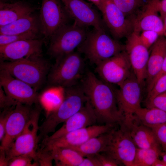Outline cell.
Returning a JSON list of instances; mask_svg holds the SVG:
<instances>
[{
  "instance_id": "6da1fadb",
  "label": "cell",
  "mask_w": 166,
  "mask_h": 166,
  "mask_svg": "<svg viewBox=\"0 0 166 166\" xmlns=\"http://www.w3.org/2000/svg\"><path fill=\"white\" fill-rule=\"evenodd\" d=\"M80 83L95 113L97 122L122 124L123 117L112 84L98 78L89 70L85 71Z\"/></svg>"
},
{
  "instance_id": "7a4b0ae2",
  "label": "cell",
  "mask_w": 166,
  "mask_h": 166,
  "mask_svg": "<svg viewBox=\"0 0 166 166\" xmlns=\"http://www.w3.org/2000/svg\"><path fill=\"white\" fill-rule=\"evenodd\" d=\"M88 101L80 83L64 88L63 100L56 109L51 112L39 126L38 138L39 142L54 133L57 126L81 109Z\"/></svg>"
},
{
  "instance_id": "3957f363",
  "label": "cell",
  "mask_w": 166,
  "mask_h": 166,
  "mask_svg": "<svg viewBox=\"0 0 166 166\" xmlns=\"http://www.w3.org/2000/svg\"><path fill=\"white\" fill-rule=\"evenodd\" d=\"M51 65L42 56L0 61V69L22 81L38 91L45 81Z\"/></svg>"
},
{
  "instance_id": "277c9868",
  "label": "cell",
  "mask_w": 166,
  "mask_h": 166,
  "mask_svg": "<svg viewBox=\"0 0 166 166\" xmlns=\"http://www.w3.org/2000/svg\"><path fill=\"white\" fill-rule=\"evenodd\" d=\"M91 63L96 65L125 50V45L113 39L105 28L89 31L83 42L77 48Z\"/></svg>"
},
{
  "instance_id": "5b68a950",
  "label": "cell",
  "mask_w": 166,
  "mask_h": 166,
  "mask_svg": "<svg viewBox=\"0 0 166 166\" xmlns=\"http://www.w3.org/2000/svg\"><path fill=\"white\" fill-rule=\"evenodd\" d=\"M85 71L84 59L79 52L74 51L55 60L47 79L53 86L69 88L79 83Z\"/></svg>"
},
{
  "instance_id": "8992f818",
  "label": "cell",
  "mask_w": 166,
  "mask_h": 166,
  "mask_svg": "<svg viewBox=\"0 0 166 166\" xmlns=\"http://www.w3.org/2000/svg\"><path fill=\"white\" fill-rule=\"evenodd\" d=\"M87 27L75 22L63 26L49 39L48 54L56 60L74 52L85 39Z\"/></svg>"
},
{
  "instance_id": "52a82bcc",
  "label": "cell",
  "mask_w": 166,
  "mask_h": 166,
  "mask_svg": "<svg viewBox=\"0 0 166 166\" xmlns=\"http://www.w3.org/2000/svg\"><path fill=\"white\" fill-rule=\"evenodd\" d=\"M115 89L116 97L119 110L123 117L121 125L129 129L136 120L135 113L141 108V85L133 72Z\"/></svg>"
},
{
  "instance_id": "ba28073f",
  "label": "cell",
  "mask_w": 166,
  "mask_h": 166,
  "mask_svg": "<svg viewBox=\"0 0 166 166\" xmlns=\"http://www.w3.org/2000/svg\"><path fill=\"white\" fill-rule=\"evenodd\" d=\"M41 111L38 104L33 108L31 117L24 129L6 152L8 161L15 156L24 154L33 156L37 161L36 154L39 143L38 122Z\"/></svg>"
},
{
  "instance_id": "9c48e42d",
  "label": "cell",
  "mask_w": 166,
  "mask_h": 166,
  "mask_svg": "<svg viewBox=\"0 0 166 166\" xmlns=\"http://www.w3.org/2000/svg\"><path fill=\"white\" fill-rule=\"evenodd\" d=\"M39 18L45 41L49 40L71 18L60 0H42Z\"/></svg>"
},
{
  "instance_id": "30bf717a",
  "label": "cell",
  "mask_w": 166,
  "mask_h": 166,
  "mask_svg": "<svg viewBox=\"0 0 166 166\" xmlns=\"http://www.w3.org/2000/svg\"><path fill=\"white\" fill-rule=\"evenodd\" d=\"M128 56L125 50L96 65V71L101 79L119 86L132 73Z\"/></svg>"
},
{
  "instance_id": "8fae6325",
  "label": "cell",
  "mask_w": 166,
  "mask_h": 166,
  "mask_svg": "<svg viewBox=\"0 0 166 166\" xmlns=\"http://www.w3.org/2000/svg\"><path fill=\"white\" fill-rule=\"evenodd\" d=\"M119 128L115 127L110 143L104 152L118 162L120 165L133 166L136 153V145L132 138L128 129L120 125Z\"/></svg>"
},
{
  "instance_id": "7c38bea8",
  "label": "cell",
  "mask_w": 166,
  "mask_h": 166,
  "mask_svg": "<svg viewBox=\"0 0 166 166\" xmlns=\"http://www.w3.org/2000/svg\"><path fill=\"white\" fill-rule=\"evenodd\" d=\"M100 10L103 21L117 40L127 38L134 31V19L127 17L112 0H103Z\"/></svg>"
},
{
  "instance_id": "4fadbf2b",
  "label": "cell",
  "mask_w": 166,
  "mask_h": 166,
  "mask_svg": "<svg viewBox=\"0 0 166 166\" xmlns=\"http://www.w3.org/2000/svg\"><path fill=\"white\" fill-rule=\"evenodd\" d=\"M0 86L6 94L18 104L32 106L39 103L40 97L37 91L29 85L1 69Z\"/></svg>"
},
{
  "instance_id": "5bb4252c",
  "label": "cell",
  "mask_w": 166,
  "mask_h": 166,
  "mask_svg": "<svg viewBox=\"0 0 166 166\" xmlns=\"http://www.w3.org/2000/svg\"><path fill=\"white\" fill-rule=\"evenodd\" d=\"M115 124H95L79 129L56 139L42 140L41 146L49 148L55 146L70 148L79 146L93 137L110 131Z\"/></svg>"
},
{
  "instance_id": "9a60e30c",
  "label": "cell",
  "mask_w": 166,
  "mask_h": 166,
  "mask_svg": "<svg viewBox=\"0 0 166 166\" xmlns=\"http://www.w3.org/2000/svg\"><path fill=\"white\" fill-rule=\"evenodd\" d=\"M33 108L31 106L18 104L10 112L5 136L1 142L0 152L6 153L29 121Z\"/></svg>"
},
{
  "instance_id": "2e32d148",
  "label": "cell",
  "mask_w": 166,
  "mask_h": 166,
  "mask_svg": "<svg viewBox=\"0 0 166 166\" xmlns=\"http://www.w3.org/2000/svg\"><path fill=\"white\" fill-rule=\"evenodd\" d=\"M139 35L133 31L127 38L125 50L128 56L132 71L142 86L146 79L149 54L148 49L140 42Z\"/></svg>"
},
{
  "instance_id": "e0dca14e",
  "label": "cell",
  "mask_w": 166,
  "mask_h": 166,
  "mask_svg": "<svg viewBox=\"0 0 166 166\" xmlns=\"http://www.w3.org/2000/svg\"><path fill=\"white\" fill-rule=\"evenodd\" d=\"M74 22L94 28H105V24L97 11L85 0H60Z\"/></svg>"
},
{
  "instance_id": "ac0fdd59",
  "label": "cell",
  "mask_w": 166,
  "mask_h": 166,
  "mask_svg": "<svg viewBox=\"0 0 166 166\" xmlns=\"http://www.w3.org/2000/svg\"><path fill=\"white\" fill-rule=\"evenodd\" d=\"M45 42L44 38L24 40L0 46V61L42 56V47Z\"/></svg>"
},
{
  "instance_id": "d6986e66",
  "label": "cell",
  "mask_w": 166,
  "mask_h": 166,
  "mask_svg": "<svg viewBox=\"0 0 166 166\" xmlns=\"http://www.w3.org/2000/svg\"><path fill=\"white\" fill-rule=\"evenodd\" d=\"M97 122L96 115L88 100L84 106L64 122L59 129L42 140L56 139L69 132L95 125Z\"/></svg>"
},
{
  "instance_id": "ffe728a7",
  "label": "cell",
  "mask_w": 166,
  "mask_h": 166,
  "mask_svg": "<svg viewBox=\"0 0 166 166\" xmlns=\"http://www.w3.org/2000/svg\"><path fill=\"white\" fill-rule=\"evenodd\" d=\"M143 7L142 11L134 18L133 31L140 34L144 31L151 30L160 36L163 35V22L154 6L148 0Z\"/></svg>"
},
{
  "instance_id": "44dd1931",
  "label": "cell",
  "mask_w": 166,
  "mask_h": 166,
  "mask_svg": "<svg viewBox=\"0 0 166 166\" xmlns=\"http://www.w3.org/2000/svg\"><path fill=\"white\" fill-rule=\"evenodd\" d=\"M35 10L33 6L23 1L10 3L0 1V26L32 14Z\"/></svg>"
},
{
  "instance_id": "7402d4cb",
  "label": "cell",
  "mask_w": 166,
  "mask_h": 166,
  "mask_svg": "<svg viewBox=\"0 0 166 166\" xmlns=\"http://www.w3.org/2000/svg\"><path fill=\"white\" fill-rule=\"evenodd\" d=\"M166 56V38L160 36L152 45L147 68V86L160 69Z\"/></svg>"
},
{
  "instance_id": "603a6c76",
  "label": "cell",
  "mask_w": 166,
  "mask_h": 166,
  "mask_svg": "<svg viewBox=\"0 0 166 166\" xmlns=\"http://www.w3.org/2000/svg\"><path fill=\"white\" fill-rule=\"evenodd\" d=\"M33 31L41 32L39 17L33 14L0 26V34L14 35Z\"/></svg>"
},
{
  "instance_id": "cb8c5ba5",
  "label": "cell",
  "mask_w": 166,
  "mask_h": 166,
  "mask_svg": "<svg viewBox=\"0 0 166 166\" xmlns=\"http://www.w3.org/2000/svg\"><path fill=\"white\" fill-rule=\"evenodd\" d=\"M113 129L108 132L93 137L80 145L69 148L76 151L84 157L105 152L110 143Z\"/></svg>"
},
{
  "instance_id": "d4e9b609",
  "label": "cell",
  "mask_w": 166,
  "mask_h": 166,
  "mask_svg": "<svg viewBox=\"0 0 166 166\" xmlns=\"http://www.w3.org/2000/svg\"><path fill=\"white\" fill-rule=\"evenodd\" d=\"M136 120L128 129L130 136L138 148H149L160 145L152 129L141 123L140 124Z\"/></svg>"
},
{
  "instance_id": "484cf974",
  "label": "cell",
  "mask_w": 166,
  "mask_h": 166,
  "mask_svg": "<svg viewBox=\"0 0 166 166\" xmlns=\"http://www.w3.org/2000/svg\"><path fill=\"white\" fill-rule=\"evenodd\" d=\"M44 147L50 151L56 166H79L84 157L75 150L68 147Z\"/></svg>"
},
{
  "instance_id": "4316f807",
  "label": "cell",
  "mask_w": 166,
  "mask_h": 166,
  "mask_svg": "<svg viewBox=\"0 0 166 166\" xmlns=\"http://www.w3.org/2000/svg\"><path fill=\"white\" fill-rule=\"evenodd\" d=\"M136 120L149 127L166 124V111L155 107L142 108L135 113Z\"/></svg>"
},
{
  "instance_id": "83f0119b",
  "label": "cell",
  "mask_w": 166,
  "mask_h": 166,
  "mask_svg": "<svg viewBox=\"0 0 166 166\" xmlns=\"http://www.w3.org/2000/svg\"><path fill=\"white\" fill-rule=\"evenodd\" d=\"M160 146L145 149L137 148L133 166H152L161 155Z\"/></svg>"
},
{
  "instance_id": "f1b7e54d",
  "label": "cell",
  "mask_w": 166,
  "mask_h": 166,
  "mask_svg": "<svg viewBox=\"0 0 166 166\" xmlns=\"http://www.w3.org/2000/svg\"><path fill=\"white\" fill-rule=\"evenodd\" d=\"M116 5L127 17L132 15L141 7H143L144 0H112Z\"/></svg>"
},
{
  "instance_id": "f546056e",
  "label": "cell",
  "mask_w": 166,
  "mask_h": 166,
  "mask_svg": "<svg viewBox=\"0 0 166 166\" xmlns=\"http://www.w3.org/2000/svg\"><path fill=\"white\" fill-rule=\"evenodd\" d=\"M39 32L33 31L14 35L0 34V46L20 40L39 38Z\"/></svg>"
},
{
  "instance_id": "4dcf8cb0",
  "label": "cell",
  "mask_w": 166,
  "mask_h": 166,
  "mask_svg": "<svg viewBox=\"0 0 166 166\" xmlns=\"http://www.w3.org/2000/svg\"><path fill=\"white\" fill-rule=\"evenodd\" d=\"M8 166H39L35 158L29 154L20 155L11 159L8 162Z\"/></svg>"
},
{
  "instance_id": "1f68e13d",
  "label": "cell",
  "mask_w": 166,
  "mask_h": 166,
  "mask_svg": "<svg viewBox=\"0 0 166 166\" xmlns=\"http://www.w3.org/2000/svg\"><path fill=\"white\" fill-rule=\"evenodd\" d=\"M166 91V74L160 77L151 89L148 92L146 102H149L158 95Z\"/></svg>"
},
{
  "instance_id": "d6a6232c",
  "label": "cell",
  "mask_w": 166,
  "mask_h": 166,
  "mask_svg": "<svg viewBox=\"0 0 166 166\" xmlns=\"http://www.w3.org/2000/svg\"><path fill=\"white\" fill-rule=\"evenodd\" d=\"M36 160L39 166L53 165V160L51 151L44 147H41L38 149L36 154Z\"/></svg>"
},
{
  "instance_id": "836d02e7",
  "label": "cell",
  "mask_w": 166,
  "mask_h": 166,
  "mask_svg": "<svg viewBox=\"0 0 166 166\" xmlns=\"http://www.w3.org/2000/svg\"><path fill=\"white\" fill-rule=\"evenodd\" d=\"M157 140L164 151H166V124L151 127Z\"/></svg>"
},
{
  "instance_id": "e575fe53",
  "label": "cell",
  "mask_w": 166,
  "mask_h": 166,
  "mask_svg": "<svg viewBox=\"0 0 166 166\" xmlns=\"http://www.w3.org/2000/svg\"><path fill=\"white\" fill-rule=\"evenodd\" d=\"M159 36L156 32L145 30L139 34V38L141 43L148 49L156 42Z\"/></svg>"
},
{
  "instance_id": "d590c367",
  "label": "cell",
  "mask_w": 166,
  "mask_h": 166,
  "mask_svg": "<svg viewBox=\"0 0 166 166\" xmlns=\"http://www.w3.org/2000/svg\"><path fill=\"white\" fill-rule=\"evenodd\" d=\"M147 108L155 107L166 111V91L146 103Z\"/></svg>"
},
{
  "instance_id": "8d00e7d4",
  "label": "cell",
  "mask_w": 166,
  "mask_h": 166,
  "mask_svg": "<svg viewBox=\"0 0 166 166\" xmlns=\"http://www.w3.org/2000/svg\"><path fill=\"white\" fill-rule=\"evenodd\" d=\"M18 103L11 99L5 93L0 86V107L3 110L12 109Z\"/></svg>"
},
{
  "instance_id": "74e56055",
  "label": "cell",
  "mask_w": 166,
  "mask_h": 166,
  "mask_svg": "<svg viewBox=\"0 0 166 166\" xmlns=\"http://www.w3.org/2000/svg\"><path fill=\"white\" fill-rule=\"evenodd\" d=\"M101 166H117L121 165L113 158L105 152L95 154Z\"/></svg>"
},
{
  "instance_id": "f35d334b",
  "label": "cell",
  "mask_w": 166,
  "mask_h": 166,
  "mask_svg": "<svg viewBox=\"0 0 166 166\" xmlns=\"http://www.w3.org/2000/svg\"><path fill=\"white\" fill-rule=\"evenodd\" d=\"M13 109L3 110L1 113L0 116V141L1 142L5 136L7 120L10 111Z\"/></svg>"
},
{
  "instance_id": "ab89813d",
  "label": "cell",
  "mask_w": 166,
  "mask_h": 166,
  "mask_svg": "<svg viewBox=\"0 0 166 166\" xmlns=\"http://www.w3.org/2000/svg\"><path fill=\"white\" fill-rule=\"evenodd\" d=\"M148 0L153 5L162 19L166 15V0Z\"/></svg>"
},
{
  "instance_id": "60d3db41",
  "label": "cell",
  "mask_w": 166,
  "mask_h": 166,
  "mask_svg": "<svg viewBox=\"0 0 166 166\" xmlns=\"http://www.w3.org/2000/svg\"><path fill=\"white\" fill-rule=\"evenodd\" d=\"M79 166H101L95 155L84 157Z\"/></svg>"
},
{
  "instance_id": "b9f144b4",
  "label": "cell",
  "mask_w": 166,
  "mask_h": 166,
  "mask_svg": "<svg viewBox=\"0 0 166 166\" xmlns=\"http://www.w3.org/2000/svg\"><path fill=\"white\" fill-rule=\"evenodd\" d=\"M8 161L6 156V153L0 152V166H7Z\"/></svg>"
},
{
  "instance_id": "7bdbcfd3",
  "label": "cell",
  "mask_w": 166,
  "mask_h": 166,
  "mask_svg": "<svg viewBox=\"0 0 166 166\" xmlns=\"http://www.w3.org/2000/svg\"><path fill=\"white\" fill-rule=\"evenodd\" d=\"M94 4L100 10L103 0H87Z\"/></svg>"
},
{
  "instance_id": "ee69618b",
  "label": "cell",
  "mask_w": 166,
  "mask_h": 166,
  "mask_svg": "<svg viewBox=\"0 0 166 166\" xmlns=\"http://www.w3.org/2000/svg\"><path fill=\"white\" fill-rule=\"evenodd\" d=\"M152 166H166V163L162 160L157 159L153 163Z\"/></svg>"
},
{
  "instance_id": "f6af8a7d",
  "label": "cell",
  "mask_w": 166,
  "mask_h": 166,
  "mask_svg": "<svg viewBox=\"0 0 166 166\" xmlns=\"http://www.w3.org/2000/svg\"><path fill=\"white\" fill-rule=\"evenodd\" d=\"M164 26V31L163 35L166 38V15L162 19Z\"/></svg>"
},
{
  "instance_id": "bcb514c9",
  "label": "cell",
  "mask_w": 166,
  "mask_h": 166,
  "mask_svg": "<svg viewBox=\"0 0 166 166\" xmlns=\"http://www.w3.org/2000/svg\"><path fill=\"white\" fill-rule=\"evenodd\" d=\"M160 156L162 158V160L166 163V151L162 152Z\"/></svg>"
}]
</instances>
